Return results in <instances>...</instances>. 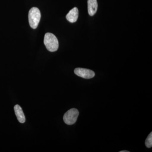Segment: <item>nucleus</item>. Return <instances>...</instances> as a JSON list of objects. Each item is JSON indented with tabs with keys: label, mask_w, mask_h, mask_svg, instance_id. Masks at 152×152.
Segmentation results:
<instances>
[{
	"label": "nucleus",
	"mask_w": 152,
	"mask_h": 152,
	"mask_svg": "<svg viewBox=\"0 0 152 152\" xmlns=\"http://www.w3.org/2000/svg\"><path fill=\"white\" fill-rule=\"evenodd\" d=\"M44 44L49 51L53 52L58 50L59 43L56 37L53 34L47 33L44 37Z\"/></svg>",
	"instance_id": "obj_1"
},
{
	"label": "nucleus",
	"mask_w": 152,
	"mask_h": 152,
	"mask_svg": "<svg viewBox=\"0 0 152 152\" xmlns=\"http://www.w3.org/2000/svg\"><path fill=\"white\" fill-rule=\"evenodd\" d=\"M41 13L39 9L37 7L32 8L28 14L29 23L30 26L33 29L37 28L41 19Z\"/></svg>",
	"instance_id": "obj_2"
},
{
	"label": "nucleus",
	"mask_w": 152,
	"mask_h": 152,
	"mask_svg": "<svg viewBox=\"0 0 152 152\" xmlns=\"http://www.w3.org/2000/svg\"><path fill=\"white\" fill-rule=\"evenodd\" d=\"M79 115V111L77 109H71L64 115L63 117L64 122L67 125L74 124L77 121Z\"/></svg>",
	"instance_id": "obj_3"
},
{
	"label": "nucleus",
	"mask_w": 152,
	"mask_h": 152,
	"mask_svg": "<svg viewBox=\"0 0 152 152\" xmlns=\"http://www.w3.org/2000/svg\"><path fill=\"white\" fill-rule=\"evenodd\" d=\"M74 72L77 76L85 79L92 78L94 77L95 75L94 71L84 68H76L75 69Z\"/></svg>",
	"instance_id": "obj_4"
},
{
	"label": "nucleus",
	"mask_w": 152,
	"mask_h": 152,
	"mask_svg": "<svg viewBox=\"0 0 152 152\" xmlns=\"http://www.w3.org/2000/svg\"><path fill=\"white\" fill-rule=\"evenodd\" d=\"M78 16V10L77 7H75L69 12L66 16V18L70 23H75L77 20Z\"/></svg>",
	"instance_id": "obj_5"
},
{
	"label": "nucleus",
	"mask_w": 152,
	"mask_h": 152,
	"mask_svg": "<svg viewBox=\"0 0 152 152\" xmlns=\"http://www.w3.org/2000/svg\"><path fill=\"white\" fill-rule=\"evenodd\" d=\"M14 111L19 122L23 124L26 122V118L20 106L17 104L14 107Z\"/></svg>",
	"instance_id": "obj_6"
},
{
	"label": "nucleus",
	"mask_w": 152,
	"mask_h": 152,
	"mask_svg": "<svg viewBox=\"0 0 152 152\" xmlns=\"http://www.w3.org/2000/svg\"><path fill=\"white\" fill-rule=\"evenodd\" d=\"M88 12L89 15L92 16L96 12L98 8V3L97 0H88Z\"/></svg>",
	"instance_id": "obj_7"
},
{
	"label": "nucleus",
	"mask_w": 152,
	"mask_h": 152,
	"mask_svg": "<svg viewBox=\"0 0 152 152\" xmlns=\"http://www.w3.org/2000/svg\"><path fill=\"white\" fill-rule=\"evenodd\" d=\"M145 145L147 148H151L152 146V132L150 133L145 140Z\"/></svg>",
	"instance_id": "obj_8"
},
{
	"label": "nucleus",
	"mask_w": 152,
	"mask_h": 152,
	"mask_svg": "<svg viewBox=\"0 0 152 152\" xmlns=\"http://www.w3.org/2000/svg\"><path fill=\"white\" fill-rule=\"evenodd\" d=\"M120 152H129V151H120Z\"/></svg>",
	"instance_id": "obj_9"
}]
</instances>
